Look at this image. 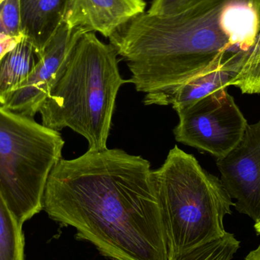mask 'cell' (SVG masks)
<instances>
[{
	"mask_svg": "<svg viewBox=\"0 0 260 260\" xmlns=\"http://www.w3.org/2000/svg\"><path fill=\"white\" fill-rule=\"evenodd\" d=\"M118 53L95 33L78 40L39 111L42 124L70 128L83 136L88 150L108 148L116 99L129 80L120 76Z\"/></svg>",
	"mask_w": 260,
	"mask_h": 260,
	"instance_id": "3",
	"label": "cell"
},
{
	"mask_svg": "<svg viewBox=\"0 0 260 260\" xmlns=\"http://www.w3.org/2000/svg\"><path fill=\"white\" fill-rule=\"evenodd\" d=\"M239 247L240 241L227 232L222 238L205 243L169 260H232Z\"/></svg>",
	"mask_w": 260,
	"mask_h": 260,
	"instance_id": "14",
	"label": "cell"
},
{
	"mask_svg": "<svg viewBox=\"0 0 260 260\" xmlns=\"http://www.w3.org/2000/svg\"><path fill=\"white\" fill-rule=\"evenodd\" d=\"M22 228L0 193V260H24Z\"/></svg>",
	"mask_w": 260,
	"mask_h": 260,
	"instance_id": "13",
	"label": "cell"
},
{
	"mask_svg": "<svg viewBox=\"0 0 260 260\" xmlns=\"http://www.w3.org/2000/svg\"><path fill=\"white\" fill-rule=\"evenodd\" d=\"M207 0H153L148 13L156 15H168L183 12Z\"/></svg>",
	"mask_w": 260,
	"mask_h": 260,
	"instance_id": "17",
	"label": "cell"
},
{
	"mask_svg": "<svg viewBox=\"0 0 260 260\" xmlns=\"http://www.w3.org/2000/svg\"><path fill=\"white\" fill-rule=\"evenodd\" d=\"M70 0H20L21 28L36 49L44 50L65 21Z\"/></svg>",
	"mask_w": 260,
	"mask_h": 260,
	"instance_id": "11",
	"label": "cell"
},
{
	"mask_svg": "<svg viewBox=\"0 0 260 260\" xmlns=\"http://www.w3.org/2000/svg\"><path fill=\"white\" fill-rule=\"evenodd\" d=\"M43 210L110 259H170L153 170L141 156L106 148L61 159L47 180Z\"/></svg>",
	"mask_w": 260,
	"mask_h": 260,
	"instance_id": "1",
	"label": "cell"
},
{
	"mask_svg": "<svg viewBox=\"0 0 260 260\" xmlns=\"http://www.w3.org/2000/svg\"><path fill=\"white\" fill-rule=\"evenodd\" d=\"M247 53L227 52L211 65L173 91L161 94H145L144 105L168 106L176 112L220 90L228 88Z\"/></svg>",
	"mask_w": 260,
	"mask_h": 260,
	"instance_id": "9",
	"label": "cell"
},
{
	"mask_svg": "<svg viewBox=\"0 0 260 260\" xmlns=\"http://www.w3.org/2000/svg\"><path fill=\"white\" fill-rule=\"evenodd\" d=\"M177 114L179 123L173 130L176 140L217 159L235 149L249 125L228 88L209 94Z\"/></svg>",
	"mask_w": 260,
	"mask_h": 260,
	"instance_id": "6",
	"label": "cell"
},
{
	"mask_svg": "<svg viewBox=\"0 0 260 260\" xmlns=\"http://www.w3.org/2000/svg\"><path fill=\"white\" fill-rule=\"evenodd\" d=\"M161 206L170 258L227 234L224 218L233 199L221 179L206 171L192 154L175 145L153 171Z\"/></svg>",
	"mask_w": 260,
	"mask_h": 260,
	"instance_id": "4",
	"label": "cell"
},
{
	"mask_svg": "<svg viewBox=\"0 0 260 260\" xmlns=\"http://www.w3.org/2000/svg\"><path fill=\"white\" fill-rule=\"evenodd\" d=\"M23 36L14 37L0 34V59L12 50L22 39Z\"/></svg>",
	"mask_w": 260,
	"mask_h": 260,
	"instance_id": "18",
	"label": "cell"
},
{
	"mask_svg": "<svg viewBox=\"0 0 260 260\" xmlns=\"http://www.w3.org/2000/svg\"><path fill=\"white\" fill-rule=\"evenodd\" d=\"M85 32L71 29L65 22L38 55V62L27 80L8 98L4 108L34 118L39 113L49 92L78 40Z\"/></svg>",
	"mask_w": 260,
	"mask_h": 260,
	"instance_id": "8",
	"label": "cell"
},
{
	"mask_svg": "<svg viewBox=\"0 0 260 260\" xmlns=\"http://www.w3.org/2000/svg\"><path fill=\"white\" fill-rule=\"evenodd\" d=\"M145 8V0H70L64 22L70 28L109 39Z\"/></svg>",
	"mask_w": 260,
	"mask_h": 260,
	"instance_id": "10",
	"label": "cell"
},
{
	"mask_svg": "<svg viewBox=\"0 0 260 260\" xmlns=\"http://www.w3.org/2000/svg\"><path fill=\"white\" fill-rule=\"evenodd\" d=\"M37 62L36 49L24 37L0 59V105H4L9 95L27 80Z\"/></svg>",
	"mask_w": 260,
	"mask_h": 260,
	"instance_id": "12",
	"label": "cell"
},
{
	"mask_svg": "<svg viewBox=\"0 0 260 260\" xmlns=\"http://www.w3.org/2000/svg\"><path fill=\"white\" fill-rule=\"evenodd\" d=\"M0 34L23 36L20 0H3L0 3Z\"/></svg>",
	"mask_w": 260,
	"mask_h": 260,
	"instance_id": "16",
	"label": "cell"
},
{
	"mask_svg": "<svg viewBox=\"0 0 260 260\" xmlns=\"http://www.w3.org/2000/svg\"><path fill=\"white\" fill-rule=\"evenodd\" d=\"M260 31V0H207L168 15L144 12L109 38L139 92H169L227 52L248 53Z\"/></svg>",
	"mask_w": 260,
	"mask_h": 260,
	"instance_id": "2",
	"label": "cell"
},
{
	"mask_svg": "<svg viewBox=\"0 0 260 260\" xmlns=\"http://www.w3.org/2000/svg\"><path fill=\"white\" fill-rule=\"evenodd\" d=\"M64 145L59 131L0 105V193L21 225L43 210Z\"/></svg>",
	"mask_w": 260,
	"mask_h": 260,
	"instance_id": "5",
	"label": "cell"
},
{
	"mask_svg": "<svg viewBox=\"0 0 260 260\" xmlns=\"http://www.w3.org/2000/svg\"><path fill=\"white\" fill-rule=\"evenodd\" d=\"M3 0H0V3H1L2 2H3Z\"/></svg>",
	"mask_w": 260,
	"mask_h": 260,
	"instance_id": "20",
	"label": "cell"
},
{
	"mask_svg": "<svg viewBox=\"0 0 260 260\" xmlns=\"http://www.w3.org/2000/svg\"><path fill=\"white\" fill-rule=\"evenodd\" d=\"M254 229L258 235H260V218L255 222Z\"/></svg>",
	"mask_w": 260,
	"mask_h": 260,
	"instance_id": "19",
	"label": "cell"
},
{
	"mask_svg": "<svg viewBox=\"0 0 260 260\" xmlns=\"http://www.w3.org/2000/svg\"><path fill=\"white\" fill-rule=\"evenodd\" d=\"M221 181L236 200L238 212L256 222L260 218V119L249 124L239 145L229 155L217 159Z\"/></svg>",
	"mask_w": 260,
	"mask_h": 260,
	"instance_id": "7",
	"label": "cell"
},
{
	"mask_svg": "<svg viewBox=\"0 0 260 260\" xmlns=\"http://www.w3.org/2000/svg\"><path fill=\"white\" fill-rule=\"evenodd\" d=\"M239 88L242 94H260V31L241 67L231 79L228 87Z\"/></svg>",
	"mask_w": 260,
	"mask_h": 260,
	"instance_id": "15",
	"label": "cell"
}]
</instances>
